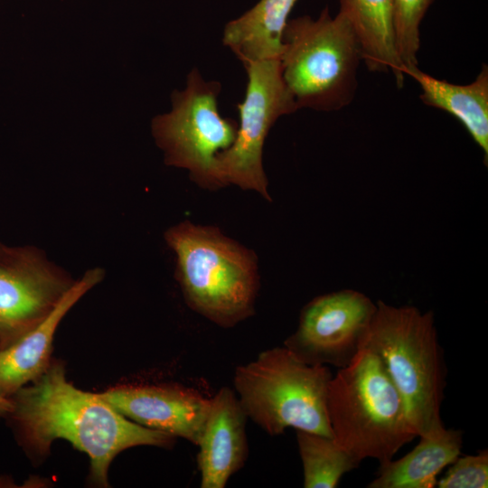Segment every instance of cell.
<instances>
[{
  "mask_svg": "<svg viewBox=\"0 0 488 488\" xmlns=\"http://www.w3.org/2000/svg\"><path fill=\"white\" fill-rule=\"evenodd\" d=\"M358 39L361 61L371 71H391L397 86L404 84L394 34L392 0H339Z\"/></svg>",
  "mask_w": 488,
  "mask_h": 488,
  "instance_id": "cell-17",
  "label": "cell"
},
{
  "mask_svg": "<svg viewBox=\"0 0 488 488\" xmlns=\"http://www.w3.org/2000/svg\"><path fill=\"white\" fill-rule=\"evenodd\" d=\"M439 488H486L488 486V450L476 455L458 456L442 478Z\"/></svg>",
  "mask_w": 488,
  "mask_h": 488,
  "instance_id": "cell-20",
  "label": "cell"
},
{
  "mask_svg": "<svg viewBox=\"0 0 488 488\" xmlns=\"http://www.w3.org/2000/svg\"><path fill=\"white\" fill-rule=\"evenodd\" d=\"M297 0H259L224 27L222 42L244 64L279 59L283 32Z\"/></svg>",
  "mask_w": 488,
  "mask_h": 488,
  "instance_id": "cell-16",
  "label": "cell"
},
{
  "mask_svg": "<svg viewBox=\"0 0 488 488\" xmlns=\"http://www.w3.org/2000/svg\"><path fill=\"white\" fill-rule=\"evenodd\" d=\"M13 408L10 398L0 395V417H7Z\"/></svg>",
  "mask_w": 488,
  "mask_h": 488,
  "instance_id": "cell-21",
  "label": "cell"
},
{
  "mask_svg": "<svg viewBox=\"0 0 488 488\" xmlns=\"http://www.w3.org/2000/svg\"><path fill=\"white\" fill-rule=\"evenodd\" d=\"M187 305L221 327L250 316L259 277L256 255L215 227L185 221L164 232Z\"/></svg>",
  "mask_w": 488,
  "mask_h": 488,
  "instance_id": "cell-2",
  "label": "cell"
},
{
  "mask_svg": "<svg viewBox=\"0 0 488 488\" xmlns=\"http://www.w3.org/2000/svg\"><path fill=\"white\" fill-rule=\"evenodd\" d=\"M75 281L43 249L0 241V347L43 320Z\"/></svg>",
  "mask_w": 488,
  "mask_h": 488,
  "instance_id": "cell-9",
  "label": "cell"
},
{
  "mask_svg": "<svg viewBox=\"0 0 488 488\" xmlns=\"http://www.w3.org/2000/svg\"><path fill=\"white\" fill-rule=\"evenodd\" d=\"M376 309L353 289L316 296L302 309L298 327L284 346L305 363L344 368L363 348Z\"/></svg>",
  "mask_w": 488,
  "mask_h": 488,
  "instance_id": "cell-10",
  "label": "cell"
},
{
  "mask_svg": "<svg viewBox=\"0 0 488 488\" xmlns=\"http://www.w3.org/2000/svg\"><path fill=\"white\" fill-rule=\"evenodd\" d=\"M296 439L305 488H334L361 462L333 437L297 430Z\"/></svg>",
  "mask_w": 488,
  "mask_h": 488,
  "instance_id": "cell-18",
  "label": "cell"
},
{
  "mask_svg": "<svg viewBox=\"0 0 488 488\" xmlns=\"http://www.w3.org/2000/svg\"><path fill=\"white\" fill-rule=\"evenodd\" d=\"M104 277L105 270L99 267L86 270L43 320L8 345L0 347V395L10 398L46 371L52 363V343L60 323Z\"/></svg>",
  "mask_w": 488,
  "mask_h": 488,
  "instance_id": "cell-12",
  "label": "cell"
},
{
  "mask_svg": "<svg viewBox=\"0 0 488 488\" xmlns=\"http://www.w3.org/2000/svg\"><path fill=\"white\" fill-rule=\"evenodd\" d=\"M10 399L13 408L6 418L23 447L44 455L54 440H67L89 456L90 479L99 486H108L109 465L122 451L138 446L166 447L175 440L130 420L99 393L74 387L61 362L52 361L39 379Z\"/></svg>",
  "mask_w": 488,
  "mask_h": 488,
  "instance_id": "cell-1",
  "label": "cell"
},
{
  "mask_svg": "<svg viewBox=\"0 0 488 488\" xmlns=\"http://www.w3.org/2000/svg\"><path fill=\"white\" fill-rule=\"evenodd\" d=\"M327 414L333 438L360 461L387 463L418 436L385 367L368 348L332 377Z\"/></svg>",
  "mask_w": 488,
  "mask_h": 488,
  "instance_id": "cell-4",
  "label": "cell"
},
{
  "mask_svg": "<svg viewBox=\"0 0 488 488\" xmlns=\"http://www.w3.org/2000/svg\"><path fill=\"white\" fill-rule=\"evenodd\" d=\"M434 1L392 0L395 46L403 72L407 67L418 65L420 24Z\"/></svg>",
  "mask_w": 488,
  "mask_h": 488,
  "instance_id": "cell-19",
  "label": "cell"
},
{
  "mask_svg": "<svg viewBox=\"0 0 488 488\" xmlns=\"http://www.w3.org/2000/svg\"><path fill=\"white\" fill-rule=\"evenodd\" d=\"M405 76L421 89L420 99L427 106L442 109L458 119L488 158V68L484 64L476 79L457 85L436 79L418 69L407 67Z\"/></svg>",
  "mask_w": 488,
  "mask_h": 488,
  "instance_id": "cell-14",
  "label": "cell"
},
{
  "mask_svg": "<svg viewBox=\"0 0 488 488\" xmlns=\"http://www.w3.org/2000/svg\"><path fill=\"white\" fill-rule=\"evenodd\" d=\"M130 420L197 446L211 399L177 384H124L99 393Z\"/></svg>",
  "mask_w": 488,
  "mask_h": 488,
  "instance_id": "cell-11",
  "label": "cell"
},
{
  "mask_svg": "<svg viewBox=\"0 0 488 488\" xmlns=\"http://www.w3.org/2000/svg\"><path fill=\"white\" fill-rule=\"evenodd\" d=\"M332 377L328 366L305 363L283 346L237 367L234 386L248 418L267 434L293 427L333 437L327 414Z\"/></svg>",
  "mask_w": 488,
  "mask_h": 488,
  "instance_id": "cell-6",
  "label": "cell"
},
{
  "mask_svg": "<svg viewBox=\"0 0 488 488\" xmlns=\"http://www.w3.org/2000/svg\"><path fill=\"white\" fill-rule=\"evenodd\" d=\"M244 67L248 84L243 101L237 105V135L230 147L218 155L217 177L221 187L235 184L270 201L262 164L264 143L275 122L298 108L283 80L279 59L252 61Z\"/></svg>",
  "mask_w": 488,
  "mask_h": 488,
  "instance_id": "cell-8",
  "label": "cell"
},
{
  "mask_svg": "<svg viewBox=\"0 0 488 488\" xmlns=\"http://www.w3.org/2000/svg\"><path fill=\"white\" fill-rule=\"evenodd\" d=\"M221 85L206 80L194 68L183 90L172 94V109L156 116L151 125L165 164L189 171L191 179L210 190L221 187L216 172L218 155L233 144L238 123L221 116Z\"/></svg>",
  "mask_w": 488,
  "mask_h": 488,
  "instance_id": "cell-7",
  "label": "cell"
},
{
  "mask_svg": "<svg viewBox=\"0 0 488 488\" xmlns=\"http://www.w3.org/2000/svg\"><path fill=\"white\" fill-rule=\"evenodd\" d=\"M420 442L406 455L380 465L369 488H434L437 476L460 455L463 432L441 429L419 436Z\"/></svg>",
  "mask_w": 488,
  "mask_h": 488,
  "instance_id": "cell-15",
  "label": "cell"
},
{
  "mask_svg": "<svg viewBox=\"0 0 488 488\" xmlns=\"http://www.w3.org/2000/svg\"><path fill=\"white\" fill-rule=\"evenodd\" d=\"M376 305L363 348L380 358L417 436L430 435L445 427L440 409L446 375L434 314L383 301Z\"/></svg>",
  "mask_w": 488,
  "mask_h": 488,
  "instance_id": "cell-3",
  "label": "cell"
},
{
  "mask_svg": "<svg viewBox=\"0 0 488 488\" xmlns=\"http://www.w3.org/2000/svg\"><path fill=\"white\" fill-rule=\"evenodd\" d=\"M282 42V77L298 109L330 112L352 102L361 52L342 12L333 17L325 7L316 19H288Z\"/></svg>",
  "mask_w": 488,
  "mask_h": 488,
  "instance_id": "cell-5",
  "label": "cell"
},
{
  "mask_svg": "<svg viewBox=\"0 0 488 488\" xmlns=\"http://www.w3.org/2000/svg\"><path fill=\"white\" fill-rule=\"evenodd\" d=\"M247 418L232 389L223 387L211 399L197 444L202 488H223L243 466L248 455Z\"/></svg>",
  "mask_w": 488,
  "mask_h": 488,
  "instance_id": "cell-13",
  "label": "cell"
}]
</instances>
